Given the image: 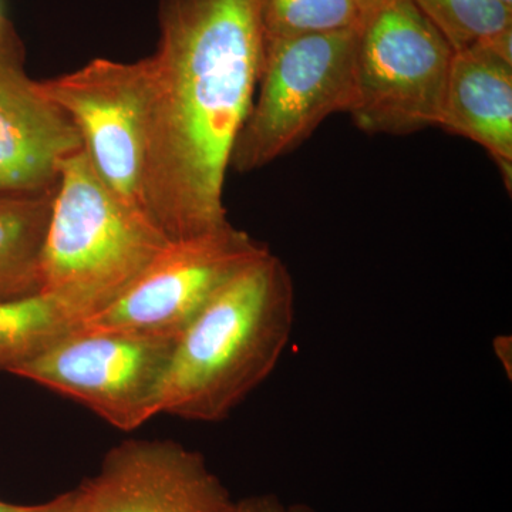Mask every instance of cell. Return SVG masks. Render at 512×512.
<instances>
[{
	"label": "cell",
	"mask_w": 512,
	"mask_h": 512,
	"mask_svg": "<svg viewBox=\"0 0 512 512\" xmlns=\"http://www.w3.org/2000/svg\"><path fill=\"white\" fill-rule=\"evenodd\" d=\"M439 127L490 153L512 175V64L483 45L454 52Z\"/></svg>",
	"instance_id": "obj_11"
},
{
	"label": "cell",
	"mask_w": 512,
	"mask_h": 512,
	"mask_svg": "<svg viewBox=\"0 0 512 512\" xmlns=\"http://www.w3.org/2000/svg\"><path fill=\"white\" fill-rule=\"evenodd\" d=\"M494 352L500 362L503 363L505 370L508 366V376L511 377V363H512V343L510 336H498L494 339Z\"/></svg>",
	"instance_id": "obj_19"
},
{
	"label": "cell",
	"mask_w": 512,
	"mask_h": 512,
	"mask_svg": "<svg viewBox=\"0 0 512 512\" xmlns=\"http://www.w3.org/2000/svg\"><path fill=\"white\" fill-rule=\"evenodd\" d=\"M148 80L147 211L170 241L228 224L225 178L258 86L261 0H160Z\"/></svg>",
	"instance_id": "obj_1"
},
{
	"label": "cell",
	"mask_w": 512,
	"mask_h": 512,
	"mask_svg": "<svg viewBox=\"0 0 512 512\" xmlns=\"http://www.w3.org/2000/svg\"><path fill=\"white\" fill-rule=\"evenodd\" d=\"M39 505H16L0 500V512H37Z\"/></svg>",
	"instance_id": "obj_21"
},
{
	"label": "cell",
	"mask_w": 512,
	"mask_h": 512,
	"mask_svg": "<svg viewBox=\"0 0 512 512\" xmlns=\"http://www.w3.org/2000/svg\"><path fill=\"white\" fill-rule=\"evenodd\" d=\"M231 512H315L302 503L285 504L276 495L265 494L235 501Z\"/></svg>",
	"instance_id": "obj_16"
},
{
	"label": "cell",
	"mask_w": 512,
	"mask_h": 512,
	"mask_svg": "<svg viewBox=\"0 0 512 512\" xmlns=\"http://www.w3.org/2000/svg\"><path fill=\"white\" fill-rule=\"evenodd\" d=\"M454 52L481 45L512 26V9L500 0H413Z\"/></svg>",
	"instance_id": "obj_15"
},
{
	"label": "cell",
	"mask_w": 512,
	"mask_h": 512,
	"mask_svg": "<svg viewBox=\"0 0 512 512\" xmlns=\"http://www.w3.org/2000/svg\"><path fill=\"white\" fill-rule=\"evenodd\" d=\"M481 45L487 47L488 50H491L500 59L512 64V26L501 30L497 35L491 36L490 39L485 40Z\"/></svg>",
	"instance_id": "obj_17"
},
{
	"label": "cell",
	"mask_w": 512,
	"mask_h": 512,
	"mask_svg": "<svg viewBox=\"0 0 512 512\" xmlns=\"http://www.w3.org/2000/svg\"><path fill=\"white\" fill-rule=\"evenodd\" d=\"M39 87L79 130L84 153L100 180L151 220L146 201V59H94L74 72L40 80Z\"/></svg>",
	"instance_id": "obj_7"
},
{
	"label": "cell",
	"mask_w": 512,
	"mask_h": 512,
	"mask_svg": "<svg viewBox=\"0 0 512 512\" xmlns=\"http://www.w3.org/2000/svg\"><path fill=\"white\" fill-rule=\"evenodd\" d=\"M170 239L124 204L84 150L60 170L42 255V292L82 320L103 311L140 276Z\"/></svg>",
	"instance_id": "obj_3"
},
{
	"label": "cell",
	"mask_w": 512,
	"mask_h": 512,
	"mask_svg": "<svg viewBox=\"0 0 512 512\" xmlns=\"http://www.w3.org/2000/svg\"><path fill=\"white\" fill-rule=\"evenodd\" d=\"M453 56L413 0H373L357 29L353 123L387 136L439 127Z\"/></svg>",
	"instance_id": "obj_5"
},
{
	"label": "cell",
	"mask_w": 512,
	"mask_h": 512,
	"mask_svg": "<svg viewBox=\"0 0 512 512\" xmlns=\"http://www.w3.org/2000/svg\"><path fill=\"white\" fill-rule=\"evenodd\" d=\"M74 491L80 512H231L220 478L173 440H127Z\"/></svg>",
	"instance_id": "obj_9"
},
{
	"label": "cell",
	"mask_w": 512,
	"mask_h": 512,
	"mask_svg": "<svg viewBox=\"0 0 512 512\" xmlns=\"http://www.w3.org/2000/svg\"><path fill=\"white\" fill-rule=\"evenodd\" d=\"M37 512H80L77 507L76 497H74V491L59 495L55 500L49 501V503L40 504L39 511Z\"/></svg>",
	"instance_id": "obj_18"
},
{
	"label": "cell",
	"mask_w": 512,
	"mask_h": 512,
	"mask_svg": "<svg viewBox=\"0 0 512 512\" xmlns=\"http://www.w3.org/2000/svg\"><path fill=\"white\" fill-rule=\"evenodd\" d=\"M79 325V319L45 293L0 301V370L35 356Z\"/></svg>",
	"instance_id": "obj_13"
},
{
	"label": "cell",
	"mask_w": 512,
	"mask_h": 512,
	"mask_svg": "<svg viewBox=\"0 0 512 512\" xmlns=\"http://www.w3.org/2000/svg\"><path fill=\"white\" fill-rule=\"evenodd\" d=\"M177 340L73 329L8 373L72 397L117 429L136 430L157 416Z\"/></svg>",
	"instance_id": "obj_6"
},
{
	"label": "cell",
	"mask_w": 512,
	"mask_h": 512,
	"mask_svg": "<svg viewBox=\"0 0 512 512\" xmlns=\"http://www.w3.org/2000/svg\"><path fill=\"white\" fill-rule=\"evenodd\" d=\"M19 42L18 36L13 32L9 20L3 15L2 6H0V47L12 45Z\"/></svg>",
	"instance_id": "obj_20"
},
{
	"label": "cell",
	"mask_w": 512,
	"mask_h": 512,
	"mask_svg": "<svg viewBox=\"0 0 512 512\" xmlns=\"http://www.w3.org/2000/svg\"><path fill=\"white\" fill-rule=\"evenodd\" d=\"M357 29L265 39L254 101L229 170H259L296 150L332 114L349 113L355 97Z\"/></svg>",
	"instance_id": "obj_4"
},
{
	"label": "cell",
	"mask_w": 512,
	"mask_h": 512,
	"mask_svg": "<svg viewBox=\"0 0 512 512\" xmlns=\"http://www.w3.org/2000/svg\"><path fill=\"white\" fill-rule=\"evenodd\" d=\"M269 248L231 222L170 241L116 301L74 329L180 339L232 276Z\"/></svg>",
	"instance_id": "obj_8"
},
{
	"label": "cell",
	"mask_w": 512,
	"mask_h": 512,
	"mask_svg": "<svg viewBox=\"0 0 512 512\" xmlns=\"http://www.w3.org/2000/svg\"><path fill=\"white\" fill-rule=\"evenodd\" d=\"M500 2L503 3V5L507 6V8L512 9V0H500Z\"/></svg>",
	"instance_id": "obj_22"
},
{
	"label": "cell",
	"mask_w": 512,
	"mask_h": 512,
	"mask_svg": "<svg viewBox=\"0 0 512 512\" xmlns=\"http://www.w3.org/2000/svg\"><path fill=\"white\" fill-rule=\"evenodd\" d=\"M373 0H261L265 39L359 28Z\"/></svg>",
	"instance_id": "obj_14"
},
{
	"label": "cell",
	"mask_w": 512,
	"mask_h": 512,
	"mask_svg": "<svg viewBox=\"0 0 512 512\" xmlns=\"http://www.w3.org/2000/svg\"><path fill=\"white\" fill-rule=\"evenodd\" d=\"M82 148L73 121L23 69L20 42L0 47V195L53 190Z\"/></svg>",
	"instance_id": "obj_10"
},
{
	"label": "cell",
	"mask_w": 512,
	"mask_h": 512,
	"mask_svg": "<svg viewBox=\"0 0 512 512\" xmlns=\"http://www.w3.org/2000/svg\"><path fill=\"white\" fill-rule=\"evenodd\" d=\"M295 286L271 251L222 286L177 340L157 414L218 423L272 375L291 342Z\"/></svg>",
	"instance_id": "obj_2"
},
{
	"label": "cell",
	"mask_w": 512,
	"mask_h": 512,
	"mask_svg": "<svg viewBox=\"0 0 512 512\" xmlns=\"http://www.w3.org/2000/svg\"><path fill=\"white\" fill-rule=\"evenodd\" d=\"M55 190L0 195V301L42 292V255Z\"/></svg>",
	"instance_id": "obj_12"
}]
</instances>
